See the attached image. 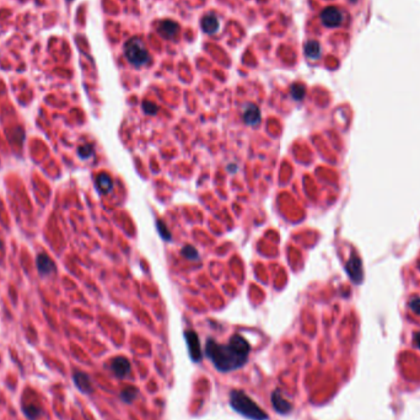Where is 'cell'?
Wrapping results in <instances>:
<instances>
[{"label": "cell", "instance_id": "cell-1", "mask_svg": "<svg viewBox=\"0 0 420 420\" xmlns=\"http://www.w3.org/2000/svg\"><path fill=\"white\" fill-rule=\"evenodd\" d=\"M250 343L240 334H233L227 344H219L212 338L206 342V355L220 372H231L246 365Z\"/></svg>", "mask_w": 420, "mask_h": 420}, {"label": "cell", "instance_id": "cell-2", "mask_svg": "<svg viewBox=\"0 0 420 420\" xmlns=\"http://www.w3.org/2000/svg\"><path fill=\"white\" fill-rule=\"evenodd\" d=\"M230 406L235 412L243 416L245 418L252 420H267L268 414L262 409L251 397L246 395L243 391L233 390L230 393Z\"/></svg>", "mask_w": 420, "mask_h": 420}, {"label": "cell", "instance_id": "cell-3", "mask_svg": "<svg viewBox=\"0 0 420 420\" xmlns=\"http://www.w3.org/2000/svg\"><path fill=\"white\" fill-rule=\"evenodd\" d=\"M124 54H126L129 63L133 64L134 67L145 66L150 62L149 52H147L144 42L138 37L127 41L126 45H124Z\"/></svg>", "mask_w": 420, "mask_h": 420}, {"label": "cell", "instance_id": "cell-4", "mask_svg": "<svg viewBox=\"0 0 420 420\" xmlns=\"http://www.w3.org/2000/svg\"><path fill=\"white\" fill-rule=\"evenodd\" d=\"M110 367H111V371L113 372V375L118 378L128 377L132 370L131 362H129V360L124 356L113 357V359L110 361Z\"/></svg>", "mask_w": 420, "mask_h": 420}, {"label": "cell", "instance_id": "cell-5", "mask_svg": "<svg viewBox=\"0 0 420 420\" xmlns=\"http://www.w3.org/2000/svg\"><path fill=\"white\" fill-rule=\"evenodd\" d=\"M185 338L187 342V347H188L189 356H191V359L194 362H199L202 360V352L198 336H197L194 331H187L185 333Z\"/></svg>", "mask_w": 420, "mask_h": 420}, {"label": "cell", "instance_id": "cell-6", "mask_svg": "<svg viewBox=\"0 0 420 420\" xmlns=\"http://www.w3.org/2000/svg\"><path fill=\"white\" fill-rule=\"evenodd\" d=\"M321 20L327 27H337L343 22V14L336 7H327L321 14Z\"/></svg>", "mask_w": 420, "mask_h": 420}, {"label": "cell", "instance_id": "cell-7", "mask_svg": "<svg viewBox=\"0 0 420 420\" xmlns=\"http://www.w3.org/2000/svg\"><path fill=\"white\" fill-rule=\"evenodd\" d=\"M272 406L279 414H289L292 411V404L282 397L279 390H276L272 393Z\"/></svg>", "mask_w": 420, "mask_h": 420}, {"label": "cell", "instance_id": "cell-8", "mask_svg": "<svg viewBox=\"0 0 420 420\" xmlns=\"http://www.w3.org/2000/svg\"><path fill=\"white\" fill-rule=\"evenodd\" d=\"M36 267H37V271L40 272L41 276H49V274H53L56 272V266H54L53 261L46 253H40L36 257Z\"/></svg>", "mask_w": 420, "mask_h": 420}, {"label": "cell", "instance_id": "cell-9", "mask_svg": "<svg viewBox=\"0 0 420 420\" xmlns=\"http://www.w3.org/2000/svg\"><path fill=\"white\" fill-rule=\"evenodd\" d=\"M74 378L75 386L81 391L82 393H91L92 392V382L91 378H90L89 375H86L85 372L77 371L74 373L72 376Z\"/></svg>", "mask_w": 420, "mask_h": 420}, {"label": "cell", "instance_id": "cell-10", "mask_svg": "<svg viewBox=\"0 0 420 420\" xmlns=\"http://www.w3.org/2000/svg\"><path fill=\"white\" fill-rule=\"evenodd\" d=\"M347 272L354 281L360 282L362 278V271H361V262H360L359 257L354 256L350 258V261L347 264Z\"/></svg>", "mask_w": 420, "mask_h": 420}, {"label": "cell", "instance_id": "cell-11", "mask_svg": "<svg viewBox=\"0 0 420 420\" xmlns=\"http://www.w3.org/2000/svg\"><path fill=\"white\" fill-rule=\"evenodd\" d=\"M178 25L176 22L171 21V20H165V21H162L160 23L159 28H157V31H159L160 35L162 36V37L165 38H173L176 35H177L178 32Z\"/></svg>", "mask_w": 420, "mask_h": 420}, {"label": "cell", "instance_id": "cell-12", "mask_svg": "<svg viewBox=\"0 0 420 420\" xmlns=\"http://www.w3.org/2000/svg\"><path fill=\"white\" fill-rule=\"evenodd\" d=\"M219 26L220 23L216 15L208 14L202 19V28H203L204 32L210 33V35L217 32V31H219Z\"/></svg>", "mask_w": 420, "mask_h": 420}, {"label": "cell", "instance_id": "cell-13", "mask_svg": "<svg viewBox=\"0 0 420 420\" xmlns=\"http://www.w3.org/2000/svg\"><path fill=\"white\" fill-rule=\"evenodd\" d=\"M243 119L247 124H251V126H256L257 123L261 119V112H259V108L257 107L256 105L251 103V105L247 106V108L245 110V113H243Z\"/></svg>", "mask_w": 420, "mask_h": 420}, {"label": "cell", "instance_id": "cell-14", "mask_svg": "<svg viewBox=\"0 0 420 420\" xmlns=\"http://www.w3.org/2000/svg\"><path fill=\"white\" fill-rule=\"evenodd\" d=\"M96 186L100 189L101 193H108L113 188L112 178L107 173H100L97 176V180H96Z\"/></svg>", "mask_w": 420, "mask_h": 420}, {"label": "cell", "instance_id": "cell-15", "mask_svg": "<svg viewBox=\"0 0 420 420\" xmlns=\"http://www.w3.org/2000/svg\"><path fill=\"white\" fill-rule=\"evenodd\" d=\"M305 53H306V56L310 57V58H312V59L318 58V57H320V53H321L320 45H318L316 41H308V42L306 43V46H305Z\"/></svg>", "mask_w": 420, "mask_h": 420}, {"label": "cell", "instance_id": "cell-16", "mask_svg": "<svg viewBox=\"0 0 420 420\" xmlns=\"http://www.w3.org/2000/svg\"><path fill=\"white\" fill-rule=\"evenodd\" d=\"M137 396H138V390L132 386H128L121 392V398L124 403H132L137 398Z\"/></svg>", "mask_w": 420, "mask_h": 420}, {"label": "cell", "instance_id": "cell-17", "mask_svg": "<svg viewBox=\"0 0 420 420\" xmlns=\"http://www.w3.org/2000/svg\"><path fill=\"white\" fill-rule=\"evenodd\" d=\"M23 413L27 417L28 419L36 420L38 418V416L41 414L40 408L37 406H33V404H28V406L23 407Z\"/></svg>", "mask_w": 420, "mask_h": 420}, {"label": "cell", "instance_id": "cell-18", "mask_svg": "<svg viewBox=\"0 0 420 420\" xmlns=\"http://www.w3.org/2000/svg\"><path fill=\"white\" fill-rule=\"evenodd\" d=\"M291 95L295 100H302L303 96H305V87L302 85H292L291 87Z\"/></svg>", "mask_w": 420, "mask_h": 420}, {"label": "cell", "instance_id": "cell-19", "mask_svg": "<svg viewBox=\"0 0 420 420\" xmlns=\"http://www.w3.org/2000/svg\"><path fill=\"white\" fill-rule=\"evenodd\" d=\"M92 154H93L92 145L86 144L79 147V156L81 157V159H89Z\"/></svg>", "mask_w": 420, "mask_h": 420}, {"label": "cell", "instance_id": "cell-20", "mask_svg": "<svg viewBox=\"0 0 420 420\" xmlns=\"http://www.w3.org/2000/svg\"><path fill=\"white\" fill-rule=\"evenodd\" d=\"M182 255L188 259H197L198 258V252L196 251V248L192 247V246H186L182 250Z\"/></svg>", "mask_w": 420, "mask_h": 420}, {"label": "cell", "instance_id": "cell-21", "mask_svg": "<svg viewBox=\"0 0 420 420\" xmlns=\"http://www.w3.org/2000/svg\"><path fill=\"white\" fill-rule=\"evenodd\" d=\"M144 111L147 113V115H155L157 112V106L154 105L151 102H145L144 103Z\"/></svg>", "mask_w": 420, "mask_h": 420}, {"label": "cell", "instance_id": "cell-22", "mask_svg": "<svg viewBox=\"0 0 420 420\" xmlns=\"http://www.w3.org/2000/svg\"><path fill=\"white\" fill-rule=\"evenodd\" d=\"M409 307L412 308V311H414V312L420 315V299H419V297L412 299L411 302H409Z\"/></svg>", "mask_w": 420, "mask_h": 420}, {"label": "cell", "instance_id": "cell-23", "mask_svg": "<svg viewBox=\"0 0 420 420\" xmlns=\"http://www.w3.org/2000/svg\"><path fill=\"white\" fill-rule=\"evenodd\" d=\"M157 229H159V231H160V233H161V236L163 238H165L166 241H168L170 240V233H168L167 231H166V226H165V224H163L162 221H157Z\"/></svg>", "mask_w": 420, "mask_h": 420}, {"label": "cell", "instance_id": "cell-24", "mask_svg": "<svg viewBox=\"0 0 420 420\" xmlns=\"http://www.w3.org/2000/svg\"><path fill=\"white\" fill-rule=\"evenodd\" d=\"M414 343H416V346L420 349V332L416 333V336H414Z\"/></svg>", "mask_w": 420, "mask_h": 420}]
</instances>
